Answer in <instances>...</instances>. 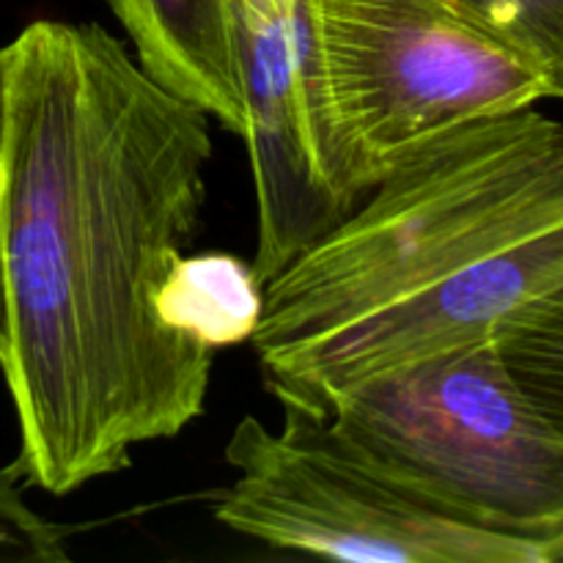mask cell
I'll use <instances>...</instances> for the list:
<instances>
[{"mask_svg": "<svg viewBox=\"0 0 563 563\" xmlns=\"http://www.w3.org/2000/svg\"><path fill=\"white\" fill-rule=\"evenodd\" d=\"M0 374L25 484L69 495L203 412L214 352L157 317L196 240L209 115L121 38L36 20L0 49Z\"/></svg>", "mask_w": 563, "mask_h": 563, "instance_id": "6da1fadb", "label": "cell"}, {"mask_svg": "<svg viewBox=\"0 0 563 563\" xmlns=\"http://www.w3.org/2000/svg\"><path fill=\"white\" fill-rule=\"evenodd\" d=\"M563 286V124L531 108L412 146L264 284L251 344L280 405L328 416L361 379L489 339Z\"/></svg>", "mask_w": 563, "mask_h": 563, "instance_id": "7a4b0ae2", "label": "cell"}, {"mask_svg": "<svg viewBox=\"0 0 563 563\" xmlns=\"http://www.w3.org/2000/svg\"><path fill=\"white\" fill-rule=\"evenodd\" d=\"M328 421L368 462L473 520L563 537V434L522 394L495 335L361 379Z\"/></svg>", "mask_w": 563, "mask_h": 563, "instance_id": "3957f363", "label": "cell"}, {"mask_svg": "<svg viewBox=\"0 0 563 563\" xmlns=\"http://www.w3.org/2000/svg\"><path fill=\"white\" fill-rule=\"evenodd\" d=\"M284 407L280 429L245 416L225 443L236 478L214 506L231 531L357 563H555L563 537L478 522L357 454L328 416Z\"/></svg>", "mask_w": 563, "mask_h": 563, "instance_id": "277c9868", "label": "cell"}, {"mask_svg": "<svg viewBox=\"0 0 563 563\" xmlns=\"http://www.w3.org/2000/svg\"><path fill=\"white\" fill-rule=\"evenodd\" d=\"M319 82L363 196L412 146L555 99L542 69L451 0H302Z\"/></svg>", "mask_w": 563, "mask_h": 563, "instance_id": "5b68a950", "label": "cell"}, {"mask_svg": "<svg viewBox=\"0 0 563 563\" xmlns=\"http://www.w3.org/2000/svg\"><path fill=\"white\" fill-rule=\"evenodd\" d=\"M256 187L253 269L267 284L339 229L366 196L344 163L302 0H223Z\"/></svg>", "mask_w": 563, "mask_h": 563, "instance_id": "8992f818", "label": "cell"}, {"mask_svg": "<svg viewBox=\"0 0 563 563\" xmlns=\"http://www.w3.org/2000/svg\"><path fill=\"white\" fill-rule=\"evenodd\" d=\"M154 80L242 137L236 55L223 0H108Z\"/></svg>", "mask_w": 563, "mask_h": 563, "instance_id": "52a82bcc", "label": "cell"}, {"mask_svg": "<svg viewBox=\"0 0 563 563\" xmlns=\"http://www.w3.org/2000/svg\"><path fill=\"white\" fill-rule=\"evenodd\" d=\"M157 317L207 350L251 344L264 311L253 264L229 253H181L157 291Z\"/></svg>", "mask_w": 563, "mask_h": 563, "instance_id": "ba28073f", "label": "cell"}, {"mask_svg": "<svg viewBox=\"0 0 563 563\" xmlns=\"http://www.w3.org/2000/svg\"><path fill=\"white\" fill-rule=\"evenodd\" d=\"M495 344L522 394L563 434V286L509 313Z\"/></svg>", "mask_w": 563, "mask_h": 563, "instance_id": "9c48e42d", "label": "cell"}, {"mask_svg": "<svg viewBox=\"0 0 563 563\" xmlns=\"http://www.w3.org/2000/svg\"><path fill=\"white\" fill-rule=\"evenodd\" d=\"M531 60L563 99V0H451Z\"/></svg>", "mask_w": 563, "mask_h": 563, "instance_id": "30bf717a", "label": "cell"}, {"mask_svg": "<svg viewBox=\"0 0 563 563\" xmlns=\"http://www.w3.org/2000/svg\"><path fill=\"white\" fill-rule=\"evenodd\" d=\"M22 484L14 462L0 471V563H66V531L25 504Z\"/></svg>", "mask_w": 563, "mask_h": 563, "instance_id": "8fae6325", "label": "cell"}, {"mask_svg": "<svg viewBox=\"0 0 563 563\" xmlns=\"http://www.w3.org/2000/svg\"><path fill=\"white\" fill-rule=\"evenodd\" d=\"M0 110H3V75H0Z\"/></svg>", "mask_w": 563, "mask_h": 563, "instance_id": "7c38bea8", "label": "cell"}]
</instances>
